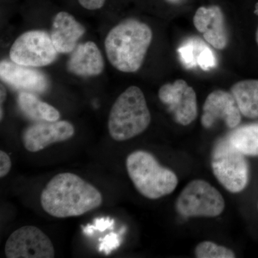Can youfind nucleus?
Here are the masks:
<instances>
[{
  "mask_svg": "<svg viewBox=\"0 0 258 258\" xmlns=\"http://www.w3.org/2000/svg\"><path fill=\"white\" fill-rule=\"evenodd\" d=\"M103 196L96 186L73 173L57 174L40 195L44 211L57 218L79 217L99 208Z\"/></svg>",
  "mask_w": 258,
  "mask_h": 258,
  "instance_id": "f257e3e1",
  "label": "nucleus"
},
{
  "mask_svg": "<svg viewBox=\"0 0 258 258\" xmlns=\"http://www.w3.org/2000/svg\"><path fill=\"white\" fill-rule=\"evenodd\" d=\"M153 34L149 25L128 19L111 29L105 40L107 57L115 69L135 73L143 64Z\"/></svg>",
  "mask_w": 258,
  "mask_h": 258,
  "instance_id": "f03ea898",
  "label": "nucleus"
},
{
  "mask_svg": "<svg viewBox=\"0 0 258 258\" xmlns=\"http://www.w3.org/2000/svg\"><path fill=\"white\" fill-rule=\"evenodd\" d=\"M152 121L145 96L137 86H130L115 100L108 117L111 138L124 142L140 135Z\"/></svg>",
  "mask_w": 258,
  "mask_h": 258,
  "instance_id": "7ed1b4c3",
  "label": "nucleus"
},
{
  "mask_svg": "<svg viewBox=\"0 0 258 258\" xmlns=\"http://www.w3.org/2000/svg\"><path fill=\"white\" fill-rule=\"evenodd\" d=\"M125 165L129 178L144 198L158 200L170 195L177 186L175 173L161 166L151 153L142 150L131 153Z\"/></svg>",
  "mask_w": 258,
  "mask_h": 258,
  "instance_id": "20e7f679",
  "label": "nucleus"
},
{
  "mask_svg": "<svg viewBox=\"0 0 258 258\" xmlns=\"http://www.w3.org/2000/svg\"><path fill=\"white\" fill-rule=\"evenodd\" d=\"M244 156L227 137L219 140L212 151V171L219 182L231 193L240 192L248 182V164Z\"/></svg>",
  "mask_w": 258,
  "mask_h": 258,
  "instance_id": "39448f33",
  "label": "nucleus"
},
{
  "mask_svg": "<svg viewBox=\"0 0 258 258\" xmlns=\"http://www.w3.org/2000/svg\"><path fill=\"white\" fill-rule=\"evenodd\" d=\"M176 212L186 217H215L221 215L225 201L220 191L205 180L190 181L175 203Z\"/></svg>",
  "mask_w": 258,
  "mask_h": 258,
  "instance_id": "423d86ee",
  "label": "nucleus"
},
{
  "mask_svg": "<svg viewBox=\"0 0 258 258\" xmlns=\"http://www.w3.org/2000/svg\"><path fill=\"white\" fill-rule=\"evenodd\" d=\"M56 50L47 32L31 30L16 39L10 50V57L15 63L27 67H43L57 58Z\"/></svg>",
  "mask_w": 258,
  "mask_h": 258,
  "instance_id": "0eeeda50",
  "label": "nucleus"
},
{
  "mask_svg": "<svg viewBox=\"0 0 258 258\" xmlns=\"http://www.w3.org/2000/svg\"><path fill=\"white\" fill-rule=\"evenodd\" d=\"M5 253L8 258H52L55 249L45 232L35 226H23L10 235Z\"/></svg>",
  "mask_w": 258,
  "mask_h": 258,
  "instance_id": "6e6552de",
  "label": "nucleus"
},
{
  "mask_svg": "<svg viewBox=\"0 0 258 258\" xmlns=\"http://www.w3.org/2000/svg\"><path fill=\"white\" fill-rule=\"evenodd\" d=\"M158 95L172 113L176 123L186 126L196 119L198 114L196 93L184 80L164 84Z\"/></svg>",
  "mask_w": 258,
  "mask_h": 258,
  "instance_id": "1a4fd4ad",
  "label": "nucleus"
},
{
  "mask_svg": "<svg viewBox=\"0 0 258 258\" xmlns=\"http://www.w3.org/2000/svg\"><path fill=\"white\" fill-rule=\"evenodd\" d=\"M241 112L235 97L223 90H216L208 95L203 106L201 123L210 128L222 120L229 128H237L241 121Z\"/></svg>",
  "mask_w": 258,
  "mask_h": 258,
  "instance_id": "9d476101",
  "label": "nucleus"
},
{
  "mask_svg": "<svg viewBox=\"0 0 258 258\" xmlns=\"http://www.w3.org/2000/svg\"><path fill=\"white\" fill-rule=\"evenodd\" d=\"M74 134V125L68 120L40 121L25 129L23 142L28 152H37L51 144L69 140Z\"/></svg>",
  "mask_w": 258,
  "mask_h": 258,
  "instance_id": "9b49d317",
  "label": "nucleus"
},
{
  "mask_svg": "<svg viewBox=\"0 0 258 258\" xmlns=\"http://www.w3.org/2000/svg\"><path fill=\"white\" fill-rule=\"evenodd\" d=\"M195 28L204 38L217 50H223L228 44V35L221 8L217 5L198 8L193 18Z\"/></svg>",
  "mask_w": 258,
  "mask_h": 258,
  "instance_id": "f8f14e48",
  "label": "nucleus"
},
{
  "mask_svg": "<svg viewBox=\"0 0 258 258\" xmlns=\"http://www.w3.org/2000/svg\"><path fill=\"white\" fill-rule=\"evenodd\" d=\"M0 78L13 87L33 92H44L49 86L48 80L41 71L13 61H1Z\"/></svg>",
  "mask_w": 258,
  "mask_h": 258,
  "instance_id": "ddd939ff",
  "label": "nucleus"
},
{
  "mask_svg": "<svg viewBox=\"0 0 258 258\" xmlns=\"http://www.w3.org/2000/svg\"><path fill=\"white\" fill-rule=\"evenodd\" d=\"M86 32V28L72 15L60 12L52 21L50 37L58 53H70Z\"/></svg>",
  "mask_w": 258,
  "mask_h": 258,
  "instance_id": "4468645a",
  "label": "nucleus"
},
{
  "mask_svg": "<svg viewBox=\"0 0 258 258\" xmlns=\"http://www.w3.org/2000/svg\"><path fill=\"white\" fill-rule=\"evenodd\" d=\"M103 55L96 43L88 41L79 44L73 51L68 62L70 72L79 76H97L104 69Z\"/></svg>",
  "mask_w": 258,
  "mask_h": 258,
  "instance_id": "2eb2a0df",
  "label": "nucleus"
},
{
  "mask_svg": "<svg viewBox=\"0 0 258 258\" xmlns=\"http://www.w3.org/2000/svg\"><path fill=\"white\" fill-rule=\"evenodd\" d=\"M178 52L186 69L198 66L203 71H210L216 67L217 59L213 51L200 38L188 39L178 49Z\"/></svg>",
  "mask_w": 258,
  "mask_h": 258,
  "instance_id": "dca6fc26",
  "label": "nucleus"
},
{
  "mask_svg": "<svg viewBox=\"0 0 258 258\" xmlns=\"http://www.w3.org/2000/svg\"><path fill=\"white\" fill-rule=\"evenodd\" d=\"M241 114L249 118H258V80H244L231 88Z\"/></svg>",
  "mask_w": 258,
  "mask_h": 258,
  "instance_id": "f3484780",
  "label": "nucleus"
},
{
  "mask_svg": "<svg viewBox=\"0 0 258 258\" xmlns=\"http://www.w3.org/2000/svg\"><path fill=\"white\" fill-rule=\"evenodd\" d=\"M18 102L21 111L32 119L40 121H57L60 118L58 110L46 102L40 101L32 93H20Z\"/></svg>",
  "mask_w": 258,
  "mask_h": 258,
  "instance_id": "a211bd4d",
  "label": "nucleus"
},
{
  "mask_svg": "<svg viewBox=\"0 0 258 258\" xmlns=\"http://www.w3.org/2000/svg\"><path fill=\"white\" fill-rule=\"evenodd\" d=\"M227 138L246 156H258V123L234 128Z\"/></svg>",
  "mask_w": 258,
  "mask_h": 258,
  "instance_id": "6ab92c4d",
  "label": "nucleus"
},
{
  "mask_svg": "<svg viewBox=\"0 0 258 258\" xmlns=\"http://www.w3.org/2000/svg\"><path fill=\"white\" fill-rule=\"evenodd\" d=\"M195 257L198 258H234L235 254L225 246L218 245L211 241H204L196 246Z\"/></svg>",
  "mask_w": 258,
  "mask_h": 258,
  "instance_id": "aec40b11",
  "label": "nucleus"
},
{
  "mask_svg": "<svg viewBox=\"0 0 258 258\" xmlns=\"http://www.w3.org/2000/svg\"><path fill=\"white\" fill-rule=\"evenodd\" d=\"M12 167L11 159L3 151H0V177L3 178L9 174Z\"/></svg>",
  "mask_w": 258,
  "mask_h": 258,
  "instance_id": "412c9836",
  "label": "nucleus"
},
{
  "mask_svg": "<svg viewBox=\"0 0 258 258\" xmlns=\"http://www.w3.org/2000/svg\"><path fill=\"white\" fill-rule=\"evenodd\" d=\"M79 4L88 10H96L101 9L104 5L106 0H78Z\"/></svg>",
  "mask_w": 258,
  "mask_h": 258,
  "instance_id": "4be33fe9",
  "label": "nucleus"
},
{
  "mask_svg": "<svg viewBox=\"0 0 258 258\" xmlns=\"http://www.w3.org/2000/svg\"><path fill=\"white\" fill-rule=\"evenodd\" d=\"M6 89H5L3 85L1 84V88H0V104H1V107H0V120H1V121L3 120V118H4V109H3V105L5 100H6Z\"/></svg>",
  "mask_w": 258,
  "mask_h": 258,
  "instance_id": "5701e85b",
  "label": "nucleus"
},
{
  "mask_svg": "<svg viewBox=\"0 0 258 258\" xmlns=\"http://www.w3.org/2000/svg\"><path fill=\"white\" fill-rule=\"evenodd\" d=\"M169 3H172V4H180L182 3L184 0H166Z\"/></svg>",
  "mask_w": 258,
  "mask_h": 258,
  "instance_id": "b1692460",
  "label": "nucleus"
},
{
  "mask_svg": "<svg viewBox=\"0 0 258 258\" xmlns=\"http://www.w3.org/2000/svg\"><path fill=\"white\" fill-rule=\"evenodd\" d=\"M256 42H257V44L258 45V28H257V32H256Z\"/></svg>",
  "mask_w": 258,
  "mask_h": 258,
  "instance_id": "393cba45",
  "label": "nucleus"
},
{
  "mask_svg": "<svg viewBox=\"0 0 258 258\" xmlns=\"http://www.w3.org/2000/svg\"><path fill=\"white\" fill-rule=\"evenodd\" d=\"M257 210H258V202H257Z\"/></svg>",
  "mask_w": 258,
  "mask_h": 258,
  "instance_id": "a878e982",
  "label": "nucleus"
}]
</instances>
